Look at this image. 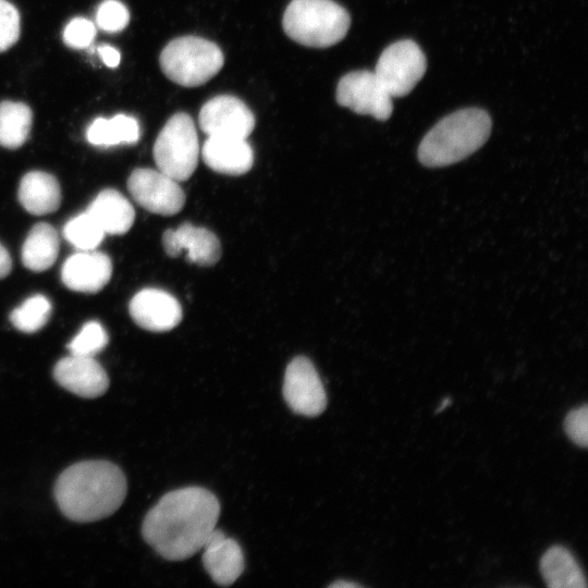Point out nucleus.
Here are the masks:
<instances>
[{
  "instance_id": "nucleus-1",
  "label": "nucleus",
  "mask_w": 588,
  "mask_h": 588,
  "mask_svg": "<svg viewBox=\"0 0 588 588\" xmlns=\"http://www.w3.org/2000/svg\"><path fill=\"white\" fill-rule=\"evenodd\" d=\"M219 515V501L209 490L181 488L166 493L149 510L142 534L163 559L182 561L203 549Z\"/></svg>"
},
{
  "instance_id": "nucleus-2",
  "label": "nucleus",
  "mask_w": 588,
  "mask_h": 588,
  "mask_svg": "<svg viewBox=\"0 0 588 588\" xmlns=\"http://www.w3.org/2000/svg\"><path fill=\"white\" fill-rule=\"evenodd\" d=\"M123 471L107 461H85L61 473L54 486L59 509L78 523L102 519L113 514L126 495Z\"/></svg>"
},
{
  "instance_id": "nucleus-3",
  "label": "nucleus",
  "mask_w": 588,
  "mask_h": 588,
  "mask_svg": "<svg viewBox=\"0 0 588 588\" xmlns=\"http://www.w3.org/2000/svg\"><path fill=\"white\" fill-rule=\"evenodd\" d=\"M490 132L491 119L485 110L468 108L455 111L425 135L418 147V159L429 168L453 164L479 149Z\"/></svg>"
},
{
  "instance_id": "nucleus-4",
  "label": "nucleus",
  "mask_w": 588,
  "mask_h": 588,
  "mask_svg": "<svg viewBox=\"0 0 588 588\" xmlns=\"http://www.w3.org/2000/svg\"><path fill=\"white\" fill-rule=\"evenodd\" d=\"M350 25V14L333 0H292L282 19L283 29L292 40L315 48L338 44Z\"/></svg>"
},
{
  "instance_id": "nucleus-5",
  "label": "nucleus",
  "mask_w": 588,
  "mask_h": 588,
  "mask_svg": "<svg viewBox=\"0 0 588 588\" xmlns=\"http://www.w3.org/2000/svg\"><path fill=\"white\" fill-rule=\"evenodd\" d=\"M160 68L172 82L196 87L211 79L223 66L218 45L198 36L171 40L160 53Z\"/></svg>"
},
{
  "instance_id": "nucleus-6",
  "label": "nucleus",
  "mask_w": 588,
  "mask_h": 588,
  "mask_svg": "<svg viewBox=\"0 0 588 588\" xmlns=\"http://www.w3.org/2000/svg\"><path fill=\"white\" fill-rule=\"evenodd\" d=\"M199 155L195 123L184 112L172 115L160 131L154 145V159L159 171L177 182L194 173Z\"/></svg>"
},
{
  "instance_id": "nucleus-7",
  "label": "nucleus",
  "mask_w": 588,
  "mask_h": 588,
  "mask_svg": "<svg viewBox=\"0 0 588 588\" xmlns=\"http://www.w3.org/2000/svg\"><path fill=\"white\" fill-rule=\"evenodd\" d=\"M426 68V57L419 46L404 39L382 51L373 72L391 97H402L421 79Z\"/></svg>"
},
{
  "instance_id": "nucleus-8",
  "label": "nucleus",
  "mask_w": 588,
  "mask_h": 588,
  "mask_svg": "<svg viewBox=\"0 0 588 588\" xmlns=\"http://www.w3.org/2000/svg\"><path fill=\"white\" fill-rule=\"evenodd\" d=\"M336 101L353 112L371 115L379 121L390 118L392 97L383 88L375 72L354 71L341 77L336 86Z\"/></svg>"
},
{
  "instance_id": "nucleus-9",
  "label": "nucleus",
  "mask_w": 588,
  "mask_h": 588,
  "mask_svg": "<svg viewBox=\"0 0 588 588\" xmlns=\"http://www.w3.org/2000/svg\"><path fill=\"white\" fill-rule=\"evenodd\" d=\"M127 189L140 207L161 216L175 215L185 204V193L177 181L159 170L135 169L127 179Z\"/></svg>"
},
{
  "instance_id": "nucleus-10",
  "label": "nucleus",
  "mask_w": 588,
  "mask_h": 588,
  "mask_svg": "<svg viewBox=\"0 0 588 588\" xmlns=\"http://www.w3.org/2000/svg\"><path fill=\"white\" fill-rule=\"evenodd\" d=\"M283 396L296 414L314 417L327 406L323 384L313 363L304 356L293 358L286 367Z\"/></svg>"
},
{
  "instance_id": "nucleus-11",
  "label": "nucleus",
  "mask_w": 588,
  "mask_h": 588,
  "mask_svg": "<svg viewBox=\"0 0 588 588\" xmlns=\"http://www.w3.org/2000/svg\"><path fill=\"white\" fill-rule=\"evenodd\" d=\"M198 123L200 130L208 136L246 139L255 127V117L240 98L219 95L201 107Z\"/></svg>"
},
{
  "instance_id": "nucleus-12",
  "label": "nucleus",
  "mask_w": 588,
  "mask_h": 588,
  "mask_svg": "<svg viewBox=\"0 0 588 588\" xmlns=\"http://www.w3.org/2000/svg\"><path fill=\"white\" fill-rule=\"evenodd\" d=\"M162 246L169 257L185 253L186 261L199 266H212L221 257L219 238L210 230L188 222L169 229L162 235Z\"/></svg>"
},
{
  "instance_id": "nucleus-13",
  "label": "nucleus",
  "mask_w": 588,
  "mask_h": 588,
  "mask_svg": "<svg viewBox=\"0 0 588 588\" xmlns=\"http://www.w3.org/2000/svg\"><path fill=\"white\" fill-rule=\"evenodd\" d=\"M128 311L133 321L152 332L172 330L182 320V307L170 293L155 287L143 289L131 299Z\"/></svg>"
},
{
  "instance_id": "nucleus-14",
  "label": "nucleus",
  "mask_w": 588,
  "mask_h": 588,
  "mask_svg": "<svg viewBox=\"0 0 588 588\" xmlns=\"http://www.w3.org/2000/svg\"><path fill=\"white\" fill-rule=\"evenodd\" d=\"M53 377L62 388L81 397L100 396L109 387L106 370L94 357H63L56 364Z\"/></svg>"
},
{
  "instance_id": "nucleus-15",
  "label": "nucleus",
  "mask_w": 588,
  "mask_h": 588,
  "mask_svg": "<svg viewBox=\"0 0 588 588\" xmlns=\"http://www.w3.org/2000/svg\"><path fill=\"white\" fill-rule=\"evenodd\" d=\"M112 262L110 257L93 250H78L71 255L61 269L63 284L75 292L97 293L110 281Z\"/></svg>"
},
{
  "instance_id": "nucleus-16",
  "label": "nucleus",
  "mask_w": 588,
  "mask_h": 588,
  "mask_svg": "<svg viewBox=\"0 0 588 588\" xmlns=\"http://www.w3.org/2000/svg\"><path fill=\"white\" fill-rule=\"evenodd\" d=\"M203 549L204 567L216 584L229 586L243 573L244 555L240 544L221 530L215 528Z\"/></svg>"
},
{
  "instance_id": "nucleus-17",
  "label": "nucleus",
  "mask_w": 588,
  "mask_h": 588,
  "mask_svg": "<svg viewBox=\"0 0 588 588\" xmlns=\"http://www.w3.org/2000/svg\"><path fill=\"white\" fill-rule=\"evenodd\" d=\"M204 162L226 175L247 173L254 163V151L245 138L208 136L201 148Z\"/></svg>"
},
{
  "instance_id": "nucleus-18",
  "label": "nucleus",
  "mask_w": 588,
  "mask_h": 588,
  "mask_svg": "<svg viewBox=\"0 0 588 588\" xmlns=\"http://www.w3.org/2000/svg\"><path fill=\"white\" fill-rule=\"evenodd\" d=\"M86 211L98 222L106 234L122 235L128 232L135 219L130 200L113 188L102 189Z\"/></svg>"
},
{
  "instance_id": "nucleus-19",
  "label": "nucleus",
  "mask_w": 588,
  "mask_h": 588,
  "mask_svg": "<svg viewBox=\"0 0 588 588\" xmlns=\"http://www.w3.org/2000/svg\"><path fill=\"white\" fill-rule=\"evenodd\" d=\"M17 196L24 209L36 216L54 212L61 204L58 180L44 171L26 173L20 182Z\"/></svg>"
},
{
  "instance_id": "nucleus-20",
  "label": "nucleus",
  "mask_w": 588,
  "mask_h": 588,
  "mask_svg": "<svg viewBox=\"0 0 588 588\" xmlns=\"http://www.w3.org/2000/svg\"><path fill=\"white\" fill-rule=\"evenodd\" d=\"M541 575L550 588H586L585 575L574 555L562 546H552L540 560Z\"/></svg>"
},
{
  "instance_id": "nucleus-21",
  "label": "nucleus",
  "mask_w": 588,
  "mask_h": 588,
  "mask_svg": "<svg viewBox=\"0 0 588 588\" xmlns=\"http://www.w3.org/2000/svg\"><path fill=\"white\" fill-rule=\"evenodd\" d=\"M59 248L57 230L49 223L39 222L30 229L22 246L23 265L35 272L45 271L57 260Z\"/></svg>"
},
{
  "instance_id": "nucleus-22",
  "label": "nucleus",
  "mask_w": 588,
  "mask_h": 588,
  "mask_svg": "<svg viewBox=\"0 0 588 588\" xmlns=\"http://www.w3.org/2000/svg\"><path fill=\"white\" fill-rule=\"evenodd\" d=\"M87 140L98 147L136 143L139 138L137 120L127 114H117L110 119L97 118L86 131Z\"/></svg>"
},
{
  "instance_id": "nucleus-23",
  "label": "nucleus",
  "mask_w": 588,
  "mask_h": 588,
  "mask_svg": "<svg viewBox=\"0 0 588 588\" xmlns=\"http://www.w3.org/2000/svg\"><path fill=\"white\" fill-rule=\"evenodd\" d=\"M32 111L22 102H0V145L9 149L21 147L28 138Z\"/></svg>"
},
{
  "instance_id": "nucleus-24",
  "label": "nucleus",
  "mask_w": 588,
  "mask_h": 588,
  "mask_svg": "<svg viewBox=\"0 0 588 588\" xmlns=\"http://www.w3.org/2000/svg\"><path fill=\"white\" fill-rule=\"evenodd\" d=\"M50 315V301L45 295L36 294L11 311L10 321L17 330L34 333L48 322Z\"/></svg>"
},
{
  "instance_id": "nucleus-25",
  "label": "nucleus",
  "mask_w": 588,
  "mask_h": 588,
  "mask_svg": "<svg viewBox=\"0 0 588 588\" xmlns=\"http://www.w3.org/2000/svg\"><path fill=\"white\" fill-rule=\"evenodd\" d=\"M105 232L85 210L70 219L63 228L65 240L78 250H93L103 240Z\"/></svg>"
},
{
  "instance_id": "nucleus-26",
  "label": "nucleus",
  "mask_w": 588,
  "mask_h": 588,
  "mask_svg": "<svg viewBox=\"0 0 588 588\" xmlns=\"http://www.w3.org/2000/svg\"><path fill=\"white\" fill-rule=\"evenodd\" d=\"M108 341V333L102 324L91 320L70 341L68 350L72 355L94 357L107 346Z\"/></svg>"
},
{
  "instance_id": "nucleus-27",
  "label": "nucleus",
  "mask_w": 588,
  "mask_h": 588,
  "mask_svg": "<svg viewBox=\"0 0 588 588\" xmlns=\"http://www.w3.org/2000/svg\"><path fill=\"white\" fill-rule=\"evenodd\" d=\"M128 21V10L119 0H105L99 4L96 22L102 30L108 33L121 32L127 26Z\"/></svg>"
},
{
  "instance_id": "nucleus-28",
  "label": "nucleus",
  "mask_w": 588,
  "mask_h": 588,
  "mask_svg": "<svg viewBox=\"0 0 588 588\" xmlns=\"http://www.w3.org/2000/svg\"><path fill=\"white\" fill-rule=\"evenodd\" d=\"M20 14L7 0H0V52L13 46L20 37Z\"/></svg>"
},
{
  "instance_id": "nucleus-29",
  "label": "nucleus",
  "mask_w": 588,
  "mask_h": 588,
  "mask_svg": "<svg viewBox=\"0 0 588 588\" xmlns=\"http://www.w3.org/2000/svg\"><path fill=\"white\" fill-rule=\"evenodd\" d=\"M96 36V27L93 22L85 17H74L65 26L63 32L64 42L72 48L82 49L88 47Z\"/></svg>"
},
{
  "instance_id": "nucleus-30",
  "label": "nucleus",
  "mask_w": 588,
  "mask_h": 588,
  "mask_svg": "<svg viewBox=\"0 0 588 588\" xmlns=\"http://www.w3.org/2000/svg\"><path fill=\"white\" fill-rule=\"evenodd\" d=\"M564 430L568 438L579 446L586 448L588 444V407L572 409L565 417Z\"/></svg>"
},
{
  "instance_id": "nucleus-31",
  "label": "nucleus",
  "mask_w": 588,
  "mask_h": 588,
  "mask_svg": "<svg viewBox=\"0 0 588 588\" xmlns=\"http://www.w3.org/2000/svg\"><path fill=\"white\" fill-rule=\"evenodd\" d=\"M103 63L109 68H115L120 63V52L110 45H100L97 48Z\"/></svg>"
},
{
  "instance_id": "nucleus-32",
  "label": "nucleus",
  "mask_w": 588,
  "mask_h": 588,
  "mask_svg": "<svg viewBox=\"0 0 588 588\" xmlns=\"http://www.w3.org/2000/svg\"><path fill=\"white\" fill-rule=\"evenodd\" d=\"M12 269V260L7 248L0 243V279L5 278Z\"/></svg>"
},
{
  "instance_id": "nucleus-33",
  "label": "nucleus",
  "mask_w": 588,
  "mask_h": 588,
  "mask_svg": "<svg viewBox=\"0 0 588 588\" xmlns=\"http://www.w3.org/2000/svg\"><path fill=\"white\" fill-rule=\"evenodd\" d=\"M330 587H335V588L351 587V588H354V587H360V585H358L356 583H352V581L339 580V581H335V583L331 584Z\"/></svg>"
},
{
  "instance_id": "nucleus-34",
  "label": "nucleus",
  "mask_w": 588,
  "mask_h": 588,
  "mask_svg": "<svg viewBox=\"0 0 588 588\" xmlns=\"http://www.w3.org/2000/svg\"><path fill=\"white\" fill-rule=\"evenodd\" d=\"M450 404H451V397H445L440 404V406L437 408L436 413L443 411L445 407L450 406Z\"/></svg>"
}]
</instances>
